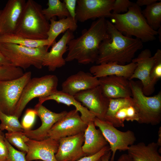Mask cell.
<instances>
[{"mask_svg":"<svg viewBox=\"0 0 161 161\" xmlns=\"http://www.w3.org/2000/svg\"><path fill=\"white\" fill-rule=\"evenodd\" d=\"M114 0H77L75 19L84 22L90 19L110 18Z\"/></svg>","mask_w":161,"mask_h":161,"instance_id":"cell-11","label":"cell"},{"mask_svg":"<svg viewBox=\"0 0 161 161\" xmlns=\"http://www.w3.org/2000/svg\"><path fill=\"white\" fill-rule=\"evenodd\" d=\"M157 0H138L136 4L140 7L144 5L147 6L151 5L158 1Z\"/></svg>","mask_w":161,"mask_h":161,"instance_id":"cell-41","label":"cell"},{"mask_svg":"<svg viewBox=\"0 0 161 161\" xmlns=\"http://www.w3.org/2000/svg\"><path fill=\"white\" fill-rule=\"evenodd\" d=\"M10 65L11 63L0 51V66Z\"/></svg>","mask_w":161,"mask_h":161,"instance_id":"cell-42","label":"cell"},{"mask_svg":"<svg viewBox=\"0 0 161 161\" xmlns=\"http://www.w3.org/2000/svg\"><path fill=\"white\" fill-rule=\"evenodd\" d=\"M5 134L0 130V160L7 159L8 150L5 141Z\"/></svg>","mask_w":161,"mask_h":161,"instance_id":"cell-39","label":"cell"},{"mask_svg":"<svg viewBox=\"0 0 161 161\" xmlns=\"http://www.w3.org/2000/svg\"><path fill=\"white\" fill-rule=\"evenodd\" d=\"M133 103L132 97L110 99L103 120L113 124L114 115L117 111L124 106Z\"/></svg>","mask_w":161,"mask_h":161,"instance_id":"cell-30","label":"cell"},{"mask_svg":"<svg viewBox=\"0 0 161 161\" xmlns=\"http://www.w3.org/2000/svg\"><path fill=\"white\" fill-rule=\"evenodd\" d=\"M159 148L156 142H140L129 146L127 151L134 161H161Z\"/></svg>","mask_w":161,"mask_h":161,"instance_id":"cell-24","label":"cell"},{"mask_svg":"<svg viewBox=\"0 0 161 161\" xmlns=\"http://www.w3.org/2000/svg\"><path fill=\"white\" fill-rule=\"evenodd\" d=\"M99 85L98 78L90 72L80 71L69 76L62 83L61 91L74 96L80 92Z\"/></svg>","mask_w":161,"mask_h":161,"instance_id":"cell-20","label":"cell"},{"mask_svg":"<svg viewBox=\"0 0 161 161\" xmlns=\"http://www.w3.org/2000/svg\"><path fill=\"white\" fill-rule=\"evenodd\" d=\"M115 27L124 35L135 36L143 42L156 39L157 31L153 29L148 24L142 13L140 7L133 3L128 11L124 13H112L110 18Z\"/></svg>","mask_w":161,"mask_h":161,"instance_id":"cell-3","label":"cell"},{"mask_svg":"<svg viewBox=\"0 0 161 161\" xmlns=\"http://www.w3.org/2000/svg\"><path fill=\"white\" fill-rule=\"evenodd\" d=\"M98 79L103 94L109 99L132 97L129 79L116 75L102 77Z\"/></svg>","mask_w":161,"mask_h":161,"instance_id":"cell-18","label":"cell"},{"mask_svg":"<svg viewBox=\"0 0 161 161\" xmlns=\"http://www.w3.org/2000/svg\"><path fill=\"white\" fill-rule=\"evenodd\" d=\"M108 37L99 46L97 64L115 62L125 65L132 62L136 52L143 47L139 39L124 35L107 20Z\"/></svg>","mask_w":161,"mask_h":161,"instance_id":"cell-2","label":"cell"},{"mask_svg":"<svg viewBox=\"0 0 161 161\" xmlns=\"http://www.w3.org/2000/svg\"><path fill=\"white\" fill-rule=\"evenodd\" d=\"M0 42L13 44L32 48L47 47L48 45L47 39L33 40L24 38L15 33L0 35Z\"/></svg>","mask_w":161,"mask_h":161,"instance_id":"cell-26","label":"cell"},{"mask_svg":"<svg viewBox=\"0 0 161 161\" xmlns=\"http://www.w3.org/2000/svg\"><path fill=\"white\" fill-rule=\"evenodd\" d=\"M26 143L28 148L26 158L27 161H57L55 157L58 146V141L47 137L41 140L29 138Z\"/></svg>","mask_w":161,"mask_h":161,"instance_id":"cell-15","label":"cell"},{"mask_svg":"<svg viewBox=\"0 0 161 161\" xmlns=\"http://www.w3.org/2000/svg\"><path fill=\"white\" fill-rule=\"evenodd\" d=\"M110 150V147L107 145L97 153L84 157L76 161H101L102 157Z\"/></svg>","mask_w":161,"mask_h":161,"instance_id":"cell-38","label":"cell"},{"mask_svg":"<svg viewBox=\"0 0 161 161\" xmlns=\"http://www.w3.org/2000/svg\"><path fill=\"white\" fill-rule=\"evenodd\" d=\"M28 71L14 80L0 81V111L8 115H13L22 91L31 78Z\"/></svg>","mask_w":161,"mask_h":161,"instance_id":"cell-8","label":"cell"},{"mask_svg":"<svg viewBox=\"0 0 161 161\" xmlns=\"http://www.w3.org/2000/svg\"><path fill=\"white\" fill-rule=\"evenodd\" d=\"M136 66V64L133 62L123 65L115 62H109L93 66L90 68L89 71L91 73L98 78L108 76L116 75L129 80Z\"/></svg>","mask_w":161,"mask_h":161,"instance_id":"cell-21","label":"cell"},{"mask_svg":"<svg viewBox=\"0 0 161 161\" xmlns=\"http://www.w3.org/2000/svg\"><path fill=\"white\" fill-rule=\"evenodd\" d=\"M47 8L43 9L42 12L48 21L57 16L59 19L70 16L64 3L60 0H49Z\"/></svg>","mask_w":161,"mask_h":161,"instance_id":"cell-29","label":"cell"},{"mask_svg":"<svg viewBox=\"0 0 161 161\" xmlns=\"http://www.w3.org/2000/svg\"><path fill=\"white\" fill-rule=\"evenodd\" d=\"M116 161H134L128 154H124L121 155Z\"/></svg>","mask_w":161,"mask_h":161,"instance_id":"cell-43","label":"cell"},{"mask_svg":"<svg viewBox=\"0 0 161 161\" xmlns=\"http://www.w3.org/2000/svg\"><path fill=\"white\" fill-rule=\"evenodd\" d=\"M106 21L105 18H98L89 28L83 30L80 36L70 41L66 62L76 60L84 65L96 62L100 44L108 36Z\"/></svg>","mask_w":161,"mask_h":161,"instance_id":"cell-1","label":"cell"},{"mask_svg":"<svg viewBox=\"0 0 161 161\" xmlns=\"http://www.w3.org/2000/svg\"><path fill=\"white\" fill-rule=\"evenodd\" d=\"M74 97L96 117L103 120L110 99L104 95L100 85L80 92Z\"/></svg>","mask_w":161,"mask_h":161,"instance_id":"cell-12","label":"cell"},{"mask_svg":"<svg viewBox=\"0 0 161 161\" xmlns=\"http://www.w3.org/2000/svg\"><path fill=\"white\" fill-rule=\"evenodd\" d=\"M87 126L75 109L67 112L54 125L48 133L47 137L58 141L62 138L84 132Z\"/></svg>","mask_w":161,"mask_h":161,"instance_id":"cell-10","label":"cell"},{"mask_svg":"<svg viewBox=\"0 0 161 161\" xmlns=\"http://www.w3.org/2000/svg\"><path fill=\"white\" fill-rule=\"evenodd\" d=\"M36 115L34 109H28L26 110L21 124L24 131L31 130L35 123Z\"/></svg>","mask_w":161,"mask_h":161,"instance_id":"cell-35","label":"cell"},{"mask_svg":"<svg viewBox=\"0 0 161 161\" xmlns=\"http://www.w3.org/2000/svg\"><path fill=\"white\" fill-rule=\"evenodd\" d=\"M5 137L11 144L14 145L20 151L27 153L28 147L26 141L28 137L21 131L7 132L5 134Z\"/></svg>","mask_w":161,"mask_h":161,"instance_id":"cell-32","label":"cell"},{"mask_svg":"<svg viewBox=\"0 0 161 161\" xmlns=\"http://www.w3.org/2000/svg\"><path fill=\"white\" fill-rule=\"evenodd\" d=\"M63 2L70 16L75 19L77 0H64Z\"/></svg>","mask_w":161,"mask_h":161,"instance_id":"cell-40","label":"cell"},{"mask_svg":"<svg viewBox=\"0 0 161 161\" xmlns=\"http://www.w3.org/2000/svg\"><path fill=\"white\" fill-rule=\"evenodd\" d=\"M49 27L47 33V40L48 43L47 48L51 46L55 42V39L60 34L67 30L73 32L78 28L77 21L70 16L56 20V17L49 20Z\"/></svg>","mask_w":161,"mask_h":161,"instance_id":"cell-25","label":"cell"},{"mask_svg":"<svg viewBox=\"0 0 161 161\" xmlns=\"http://www.w3.org/2000/svg\"><path fill=\"white\" fill-rule=\"evenodd\" d=\"M84 140L82 146L86 156L94 155L108 145V143L94 121L89 122L84 132Z\"/></svg>","mask_w":161,"mask_h":161,"instance_id":"cell-22","label":"cell"},{"mask_svg":"<svg viewBox=\"0 0 161 161\" xmlns=\"http://www.w3.org/2000/svg\"><path fill=\"white\" fill-rule=\"evenodd\" d=\"M132 97L138 113L140 124L155 125L161 121V92L152 97L145 95L142 84L133 80H130Z\"/></svg>","mask_w":161,"mask_h":161,"instance_id":"cell-5","label":"cell"},{"mask_svg":"<svg viewBox=\"0 0 161 161\" xmlns=\"http://www.w3.org/2000/svg\"><path fill=\"white\" fill-rule=\"evenodd\" d=\"M154 54L156 56V61L150 75L151 82L154 86L161 78V50L158 49Z\"/></svg>","mask_w":161,"mask_h":161,"instance_id":"cell-34","label":"cell"},{"mask_svg":"<svg viewBox=\"0 0 161 161\" xmlns=\"http://www.w3.org/2000/svg\"><path fill=\"white\" fill-rule=\"evenodd\" d=\"M47 46L32 48L7 43L0 42V51L13 66L26 70L31 66L40 69Z\"/></svg>","mask_w":161,"mask_h":161,"instance_id":"cell-6","label":"cell"},{"mask_svg":"<svg viewBox=\"0 0 161 161\" xmlns=\"http://www.w3.org/2000/svg\"><path fill=\"white\" fill-rule=\"evenodd\" d=\"M111 156V151L110 150L102 157L101 161H110Z\"/></svg>","mask_w":161,"mask_h":161,"instance_id":"cell-44","label":"cell"},{"mask_svg":"<svg viewBox=\"0 0 161 161\" xmlns=\"http://www.w3.org/2000/svg\"><path fill=\"white\" fill-rule=\"evenodd\" d=\"M41 161V160H34V161Z\"/></svg>","mask_w":161,"mask_h":161,"instance_id":"cell-47","label":"cell"},{"mask_svg":"<svg viewBox=\"0 0 161 161\" xmlns=\"http://www.w3.org/2000/svg\"><path fill=\"white\" fill-rule=\"evenodd\" d=\"M25 0H9L0 10V35L15 33L24 7Z\"/></svg>","mask_w":161,"mask_h":161,"instance_id":"cell-17","label":"cell"},{"mask_svg":"<svg viewBox=\"0 0 161 161\" xmlns=\"http://www.w3.org/2000/svg\"><path fill=\"white\" fill-rule=\"evenodd\" d=\"M18 119L13 115L6 114L0 111V130H6L8 132H24V130Z\"/></svg>","mask_w":161,"mask_h":161,"instance_id":"cell-31","label":"cell"},{"mask_svg":"<svg viewBox=\"0 0 161 161\" xmlns=\"http://www.w3.org/2000/svg\"><path fill=\"white\" fill-rule=\"evenodd\" d=\"M24 73L22 69L12 65L0 66V81L16 79Z\"/></svg>","mask_w":161,"mask_h":161,"instance_id":"cell-33","label":"cell"},{"mask_svg":"<svg viewBox=\"0 0 161 161\" xmlns=\"http://www.w3.org/2000/svg\"><path fill=\"white\" fill-rule=\"evenodd\" d=\"M156 59L155 55L152 56L150 50L146 49L142 50L132 61L136 64L137 66L129 80L134 79L140 80L143 92L147 96L151 95L154 91V86L151 82L150 75Z\"/></svg>","mask_w":161,"mask_h":161,"instance_id":"cell-13","label":"cell"},{"mask_svg":"<svg viewBox=\"0 0 161 161\" xmlns=\"http://www.w3.org/2000/svg\"><path fill=\"white\" fill-rule=\"evenodd\" d=\"M58 81L57 76L53 75L31 78L22 91L13 115L19 118L31 100L46 97L57 91Z\"/></svg>","mask_w":161,"mask_h":161,"instance_id":"cell-7","label":"cell"},{"mask_svg":"<svg viewBox=\"0 0 161 161\" xmlns=\"http://www.w3.org/2000/svg\"><path fill=\"white\" fill-rule=\"evenodd\" d=\"M94 123L109 143L111 151L110 161H114L115 154L117 150L127 151L129 146L134 144L136 140L134 133L131 130L120 131L111 123L96 117Z\"/></svg>","mask_w":161,"mask_h":161,"instance_id":"cell-9","label":"cell"},{"mask_svg":"<svg viewBox=\"0 0 161 161\" xmlns=\"http://www.w3.org/2000/svg\"><path fill=\"white\" fill-rule=\"evenodd\" d=\"M138 120V116L137 109L134 103L132 104L124 106L119 109L114 117L113 125L115 127L124 126V121Z\"/></svg>","mask_w":161,"mask_h":161,"instance_id":"cell-28","label":"cell"},{"mask_svg":"<svg viewBox=\"0 0 161 161\" xmlns=\"http://www.w3.org/2000/svg\"><path fill=\"white\" fill-rule=\"evenodd\" d=\"M42 10L41 5L35 1H26L15 33L33 40L47 39L49 23Z\"/></svg>","mask_w":161,"mask_h":161,"instance_id":"cell-4","label":"cell"},{"mask_svg":"<svg viewBox=\"0 0 161 161\" xmlns=\"http://www.w3.org/2000/svg\"><path fill=\"white\" fill-rule=\"evenodd\" d=\"M5 141L8 150L7 159L9 161H27L26 153L16 149L6 139Z\"/></svg>","mask_w":161,"mask_h":161,"instance_id":"cell-36","label":"cell"},{"mask_svg":"<svg viewBox=\"0 0 161 161\" xmlns=\"http://www.w3.org/2000/svg\"><path fill=\"white\" fill-rule=\"evenodd\" d=\"M34 109L37 115L41 119V125L36 129L24 131L23 133L28 138L36 140H41L47 138L48 133L52 126L67 113L66 111L59 113L54 112L42 104L38 103L35 105Z\"/></svg>","mask_w":161,"mask_h":161,"instance_id":"cell-14","label":"cell"},{"mask_svg":"<svg viewBox=\"0 0 161 161\" xmlns=\"http://www.w3.org/2000/svg\"><path fill=\"white\" fill-rule=\"evenodd\" d=\"M52 100L58 103H61L68 106H73L81 114L82 119L86 123H88L93 121L96 117L86 107L77 100L74 96L65 93L62 91L57 90L49 95L43 98H39L38 103L42 104L45 101Z\"/></svg>","mask_w":161,"mask_h":161,"instance_id":"cell-23","label":"cell"},{"mask_svg":"<svg viewBox=\"0 0 161 161\" xmlns=\"http://www.w3.org/2000/svg\"><path fill=\"white\" fill-rule=\"evenodd\" d=\"M160 148L161 147V127H160L158 131V138L157 142H156Z\"/></svg>","mask_w":161,"mask_h":161,"instance_id":"cell-45","label":"cell"},{"mask_svg":"<svg viewBox=\"0 0 161 161\" xmlns=\"http://www.w3.org/2000/svg\"><path fill=\"white\" fill-rule=\"evenodd\" d=\"M0 161H9L8 159L0 160Z\"/></svg>","mask_w":161,"mask_h":161,"instance_id":"cell-46","label":"cell"},{"mask_svg":"<svg viewBox=\"0 0 161 161\" xmlns=\"http://www.w3.org/2000/svg\"><path fill=\"white\" fill-rule=\"evenodd\" d=\"M142 13L149 25L157 31L161 26V1L147 6Z\"/></svg>","mask_w":161,"mask_h":161,"instance_id":"cell-27","label":"cell"},{"mask_svg":"<svg viewBox=\"0 0 161 161\" xmlns=\"http://www.w3.org/2000/svg\"><path fill=\"white\" fill-rule=\"evenodd\" d=\"M84 140V132L59 139L55 155L57 160L76 161L86 156L82 149Z\"/></svg>","mask_w":161,"mask_h":161,"instance_id":"cell-16","label":"cell"},{"mask_svg":"<svg viewBox=\"0 0 161 161\" xmlns=\"http://www.w3.org/2000/svg\"><path fill=\"white\" fill-rule=\"evenodd\" d=\"M74 38L73 32L67 30L61 38L52 46L49 51L45 54L43 62V66H47L49 71H55L57 68L64 66L66 61L63 57L67 51V44L71 39Z\"/></svg>","mask_w":161,"mask_h":161,"instance_id":"cell-19","label":"cell"},{"mask_svg":"<svg viewBox=\"0 0 161 161\" xmlns=\"http://www.w3.org/2000/svg\"><path fill=\"white\" fill-rule=\"evenodd\" d=\"M132 3L133 2L129 0H114L112 13L120 14L121 13H126Z\"/></svg>","mask_w":161,"mask_h":161,"instance_id":"cell-37","label":"cell"}]
</instances>
